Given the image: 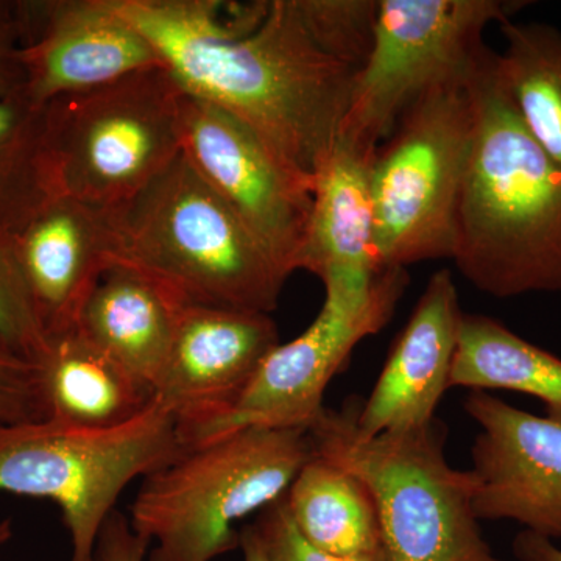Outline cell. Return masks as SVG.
<instances>
[{
    "label": "cell",
    "instance_id": "6da1fadb",
    "mask_svg": "<svg viewBox=\"0 0 561 561\" xmlns=\"http://www.w3.org/2000/svg\"><path fill=\"white\" fill-rule=\"evenodd\" d=\"M187 94L238 117L312 180L359 70L317 46L297 0H116Z\"/></svg>",
    "mask_w": 561,
    "mask_h": 561
},
{
    "label": "cell",
    "instance_id": "7a4b0ae2",
    "mask_svg": "<svg viewBox=\"0 0 561 561\" xmlns=\"http://www.w3.org/2000/svg\"><path fill=\"white\" fill-rule=\"evenodd\" d=\"M496 54L468 80L472 136L451 261L490 297L561 295V168L524 125Z\"/></svg>",
    "mask_w": 561,
    "mask_h": 561
},
{
    "label": "cell",
    "instance_id": "3957f363",
    "mask_svg": "<svg viewBox=\"0 0 561 561\" xmlns=\"http://www.w3.org/2000/svg\"><path fill=\"white\" fill-rule=\"evenodd\" d=\"M119 260L181 306L271 313L289 273L210 190L183 153L130 201L111 208Z\"/></svg>",
    "mask_w": 561,
    "mask_h": 561
},
{
    "label": "cell",
    "instance_id": "277c9868",
    "mask_svg": "<svg viewBox=\"0 0 561 561\" xmlns=\"http://www.w3.org/2000/svg\"><path fill=\"white\" fill-rule=\"evenodd\" d=\"M359 401L324 409L309 427L313 456L365 483L375 501L389 561H504L483 540L474 474L445 457L442 421L367 437L357 430Z\"/></svg>",
    "mask_w": 561,
    "mask_h": 561
},
{
    "label": "cell",
    "instance_id": "5b68a950",
    "mask_svg": "<svg viewBox=\"0 0 561 561\" xmlns=\"http://www.w3.org/2000/svg\"><path fill=\"white\" fill-rule=\"evenodd\" d=\"M313 457L306 430L250 426L186 449L144 478L130 523L149 561H213L239 548L234 524L286 496Z\"/></svg>",
    "mask_w": 561,
    "mask_h": 561
},
{
    "label": "cell",
    "instance_id": "8992f818",
    "mask_svg": "<svg viewBox=\"0 0 561 561\" xmlns=\"http://www.w3.org/2000/svg\"><path fill=\"white\" fill-rule=\"evenodd\" d=\"M186 91L162 66L46 103L55 194L114 208L183 153Z\"/></svg>",
    "mask_w": 561,
    "mask_h": 561
},
{
    "label": "cell",
    "instance_id": "52a82bcc",
    "mask_svg": "<svg viewBox=\"0 0 561 561\" xmlns=\"http://www.w3.org/2000/svg\"><path fill=\"white\" fill-rule=\"evenodd\" d=\"M186 449L175 421L157 400L111 431L69 430L49 420L0 424V493L57 504L69 531V561H92L122 491Z\"/></svg>",
    "mask_w": 561,
    "mask_h": 561
},
{
    "label": "cell",
    "instance_id": "ba28073f",
    "mask_svg": "<svg viewBox=\"0 0 561 561\" xmlns=\"http://www.w3.org/2000/svg\"><path fill=\"white\" fill-rule=\"evenodd\" d=\"M468 80L424 92L376 151L371 195L382 271L451 260L472 136Z\"/></svg>",
    "mask_w": 561,
    "mask_h": 561
},
{
    "label": "cell",
    "instance_id": "9c48e42d",
    "mask_svg": "<svg viewBox=\"0 0 561 561\" xmlns=\"http://www.w3.org/2000/svg\"><path fill=\"white\" fill-rule=\"evenodd\" d=\"M526 2L379 0L375 43L354 81L341 138L378 149L424 92L467 81L485 51L483 32Z\"/></svg>",
    "mask_w": 561,
    "mask_h": 561
},
{
    "label": "cell",
    "instance_id": "30bf717a",
    "mask_svg": "<svg viewBox=\"0 0 561 561\" xmlns=\"http://www.w3.org/2000/svg\"><path fill=\"white\" fill-rule=\"evenodd\" d=\"M319 316L297 339L279 343L234 409L194 446L243 427L306 430L324 411V393L364 339L393 317L409 286L405 268H386L370 278L327 276Z\"/></svg>",
    "mask_w": 561,
    "mask_h": 561
},
{
    "label": "cell",
    "instance_id": "8fae6325",
    "mask_svg": "<svg viewBox=\"0 0 561 561\" xmlns=\"http://www.w3.org/2000/svg\"><path fill=\"white\" fill-rule=\"evenodd\" d=\"M183 154L284 271H300L311 179L290 168L238 117L187 92Z\"/></svg>",
    "mask_w": 561,
    "mask_h": 561
},
{
    "label": "cell",
    "instance_id": "7c38bea8",
    "mask_svg": "<svg viewBox=\"0 0 561 561\" xmlns=\"http://www.w3.org/2000/svg\"><path fill=\"white\" fill-rule=\"evenodd\" d=\"M463 408L481 427L470 470L479 522H515L561 540V409L538 416L485 390H472Z\"/></svg>",
    "mask_w": 561,
    "mask_h": 561
},
{
    "label": "cell",
    "instance_id": "4fadbf2b",
    "mask_svg": "<svg viewBox=\"0 0 561 561\" xmlns=\"http://www.w3.org/2000/svg\"><path fill=\"white\" fill-rule=\"evenodd\" d=\"M279 345L271 313L183 306L157 401L187 449L238 405Z\"/></svg>",
    "mask_w": 561,
    "mask_h": 561
},
{
    "label": "cell",
    "instance_id": "5bb4252c",
    "mask_svg": "<svg viewBox=\"0 0 561 561\" xmlns=\"http://www.w3.org/2000/svg\"><path fill=\"white\" fill-rule=\"evenodd\" d=\"M24 13V92L41 105L164 65L116 0H39Z\"/></svg>",
    "mask_w": 561,
    "mask_h": 561
},
{
    "label": "cell",
    "instance_id": "9a60e30c",
    "mask_svg": "<svg viewBox=\"0 0 561 561\" xmlns=\"http://www.w3.org/2000/svg\"><path fill=\"white\" fill-rule=\"evenodd\" d=\"M11 238L47 337L73 330L95 284L119 261L111 208L54 195Z\"/></svg>",
    "mask_w": 561,
    "mask_h": 561
},
{
    "label": "cell",
    "instance_id": "2e32d148",
    "mask_svg": "<svg viewBox=\"0 0 561 561\" xmlns=\"http://www.w3.org/2000/svg\"><path fill=\"white\" fill-rule=\"evenodd\" d=\"M461 316L453 273L435 272L394 342L370 397L359 401L356 423L360 434L375 437L437 420L435 412L443 394L451 389Z\"/></svg>",
    "mask_w": 561,
    "mask_h": 561
},
{
    "label": "cell",
    "instance_id": "e0dca14e",
    "mask_svg": "<svg viewBox=\"0 0 561 561\" xmlns=\"http://www.w3.org/2000/svg\"><path fill=\"white\" fill-rule=\"evenodd\" d=\"M376 151L341 138L312 176V208L300 271L370 278L382 272L375 245L371 165Z\"/></svg>",
    "mask_w": 561,
    "mask_h": 561
},
{
    "label": "cell",
    "instance_id": "ac0fdd59",
    "mask_svg": "<svg viewBox=\"0 0 561 561\" xmlns=\"http://www.w3.org/2000/svg\"><path fill=\"white\" fill-rule=\"evenodd\" d=\"M181 308L157 279L119 260L95 284L73 330L157 391Z\"/></svg>",
    "mask_w": 561,
    "mask_h": 561
},
{
    "label": "cell",
    "instance_id": "d6986e66",
    "mask_svg": "<svg viewBox=\"0 0 561 561\" xmlns=\"http://www.w3.org/2000/svg\"><path fill=\"white\" fill-rule=\"evenodd\" d=\"M38 365L46 420L69 430H117L138 419L157 400L153 387L77 330L51 335Z\"/></svg>",
    "mask_w": 561,
    "mask_h": 561
},
{
    "label": "cell",
    "instance_id": "ffe728a7",
    "mask_svg": "<svg viewBox=\"0 0 561 561\" xmlns=\"http://www.w3.org/2000/svg\"><path fill=\"white\" fill-rule=\"evenodd\" d=\"M284 500L298 531L321 551L334 556L383 551L370 491L337 465L313 456L298 472Z\"/></svg>",
    "mask_w": 561,
    "mask_h": 561
},
{
    "label": "cell",
    "instance_id": "44dd1931",
    "mask_svg": "<svg viewBox=\"0 0 561 561\" xmlns=\"http://www.w3.org/2000/svg\"><path fill=\"white\" fill-rule=\"evenodd\" d=\"M449 386L518 391L561 409V359L501 321L463 312Z\"/></svg>",
    "mask_w": 561,
    "mask_h": 561
},
{
    "label": "cell",
    "instance_id": "7402d4cb",
    "mask_svg": "<svg viewBox=\"0 0 561 561\" xmlns=\"http://www.w3.org/2000/svg\"><path fill=\"white\" fill-rule=\"evenodd\" d=\"M497 72L527 130L561 168V32L542 22L500 25Z\"/></svg>",
    "mask_w": 561,
    "mask_h": 561
},
{
    "label": "cell",
    "instance_id": "603a6c76",
    "mask_svg": "<svg viewBox=\"0 0 561 561\" xmlns=\"http://www.w3.org/2000/svg\"><path fill=\"white\" fill-rule=\"evenodd\" d=\"M54 195L46 105L24 91L0 99V234H16Z\"/></svg>",
    "mask_w": 561,
    "mask_h": 561
},
{
    "label": "cell",
    "instance_id": "cb8c5ba5",
    "mask_svg": "<svg viewBox=\"0 0 561 561\" xmlns=\"http://www.w3.org/2000/svg\"><path fill=\"white\" fill-rule=\"evenodd\" d=\"M297 7L317 46L360 70L375 43L379 0H297Z\"/></svg>",
    "mask_w": 561,
    "mask_h": 561
},
{
    "label": "cell",
    "instance_id": "d4e9b609",
    "mask_svg": "<svg viewBox=\"0 0 561 561\" xmlns=\"http://www.w3.org/2000/svg\"><path fill=\"white\" fill-rule=\"evenodd\" d=\"M0 341L36 364L49 343L22 275L13 238L7 234H0Z\"/></svg>",
    "mask_w": 561,
    "mask_h": 561
},
{
    "label": "cell",
    "instance_id": "484cf974",
    "mask_svg": "<svg viewBox=\"0 0 561 561\" xmlns=\"http://www.w3.org/2000/svg\"><path fill=\"white\" fill-rule=\"evenodd\" d=\"M46 419L39 365L0 341V424Z\"/></svg>",
    "mask_w": 561,
    "mask_h": 561
},
{
    "label": "cell",
    "instance_id": "4316f807",
    "mask_svg": "<svg viewBox=\"0 0 561 561\" xmlns=\"http://www.w3.org/2000/svg\"><path fill=\"white\" fill-rule=\"evenodd\" d=\"M251 526L256 530L268 561H389L383 551L365 556H334L316 548L291 522L284 496L267 505Z\"/></svg>",
    "mask_w": 561,
    "mask_h": 561
},
{
    "label": "cell",
    "instance_id": "83f0119b",
    "mask_svg": "<svg viewBox=\"0 0 561 561\" xmlns=\"http://www.w3.org/2000/svg\"><path fill=\"white\" fill-rule=\"evenodd\" d=\"M24 2L0 0V99L24 91Z\"/></svg>",
    "mask_w": 561,
    "mask_h": 561
},
{
    "label": "cell",
    "instance_id": "f1b7e54d",
    "mask_svg": "<svg viewBox=\"0 0 561 561\" xmlns=\"http://www.w3.org/2000/svg\"><path fill=\"white\" fill-rule=\"evenodd\" d=\"M150 542L136 534L130 519L114 511L103 524L92 561H146Z\"/></svg>",
    "mask_w": 561,
    "mask_h": 561
},
{
    "label": "cell",
    "instance_id": "f546056e",
    "mask_svg": "<svg viewBox=\"0 0 561 561\" xmlns=\"http://www.w3.org/2000/svg\"><path fill=\"white\" fill-rule=\"evenodd\" d=\"M513 553L519 561H561V548L556 542L529 530L515 538Z\"/></svg>",
    "mask_w": 561,
    "mask_h": 561
},
{
    "label": "cell",
    "instance_id": "4dcf8cb0",
    "mask_svg": "<svg viewBox=\"0 0 561 561\" xmlns=\"http://www.w3.org/2000/svg\"><path fill=\"white\" fill-rule=\"evenodd\" d=\"M239 548H242L243 561H268L264 549H262L260 538H257L256 530L253 529L251 524L241 531Z\"/></svg>",
    "mask_w": 561,
    "mask_h": 561
},
{
    "label": "cell",
    "instance_id": "1f68e13d",
    "mask_svg": "<svg viewBox=\"0 0 561 561\" xmlns=\"http://www.w3.org/2000/svg\"><path fill=\"white\" fill-rule=\"evenodd\" d=\"M13 538V522L11 518H5L0 522V549Z\"/></svg>",
    "mask_w": 561,
    "mask_h": 561
}]
</instances>
